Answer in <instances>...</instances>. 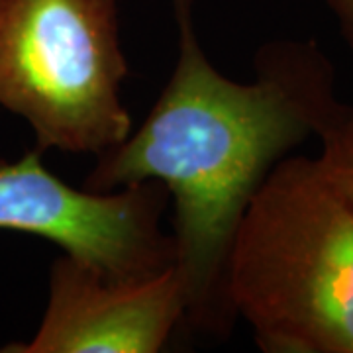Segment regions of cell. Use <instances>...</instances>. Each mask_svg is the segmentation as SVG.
Instances as JSON below:
<instances>
[{"instance_id": "cell-4", "label": "cell", "mask_w": 353, "mask_h": 353, "mask_svg": "<svg viewBox=\"0 0 353 353\" xmlns=\"http://www.w3.org/2000/svg\"><path fill=\"white\" fill-rule=\"evenodd\" d=\"M167 204L157 181L97 192L67 185L39 150L0 159V230L53 241L108 277H150L175 263L173 238L159 228Z\"/></svg>"}, {"instance_id": "cell-2", "label": "cell", "mask_w": 353, "mask_h": 353, "mask_svg": "<svg viewBox=\"0 0 353 353\" xmlns=\"http://www.w3.org/2000/svg\"><path fill=\"white\" fill-rule=\"evenodd\" d=\"M226 301L267 353H353V206L316 157H283L234 232Z\"/></svg>"}, {"instance_id": "cell-3", "label": "cell", "mask_w": 353, "mask_h": 353, "mask_svg": "<svg viewBox=\"0 0 353 353\" xmlns=\"http://www.w3.org/2000/svg\"><path fill=\"white\" fill-rule=\"evenodd\" d=\"M116 0H0V106L39 152L102 155L134 130Z\"/></svg>"}, {"instance_id": "cell-5", "label": "cell", "mask_w": 353, "mask_h": 353, "mask_svg": "<svg viewBox=\"0 0 353 353\" xmlns=\"http://www.w3.org/2000/svg\"><path fill=\"white\" fill-rule=\"evenodd\" d=\"M175 265L139 279L108 277L71 255L50 269V296L36 336L6 353H157L185 320Z\"/></svg>"}, {"instance_id": "cell-7", "label": "cell", "mask_w": 353, "mask_h": 353, "mask_svg": "<svg viewBox=\"0 0 353 353\" xmlns=\"http://www.w3.org/2000/svg\"><path fill=\"white\" fill-rule=\"evenodd\" d=\"M328 4L340 22L343 38L353 50V0H328Z\"/></svg>"}, {"instance_id": "cell-6", "label": "cell", "mask_w": 353, "mask_h": 353, "mask_svg": "<svg viewBox=\"0 0 353 353\" xmlns=\"http://www.w3.org/2000/svg\"><path fill=\"white\" fill-rule=\"evenodd\" d=\"M314 136L322 145L316 157L322 171L353 206V106L334 97L318 120Z\"/></svg>"}, {"instance_id": "cell-1", "label": "cell", "mask_w": 353, "mask_h": 353, "mask_svg": "<svg viewBox=\"0 0 353 353\" xmlns=\"http://www.w3.org/2000/svg\"><path fill=\"white\" fill-rule=\"evenodd\" d=\"M173 4V75L143 124L99 155L85 189L163 185L175 208L173 265L185 287V320L199 332L226 336L236 320L224 290L234 232L269 171L314 136L336 97V77L316 43L279 41L257 51L255 81H232L202 51L192 0Z\"/></svg>"}]
</instances>
